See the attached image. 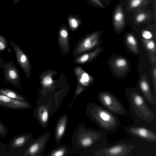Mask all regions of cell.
Returning a JSON list of instances; mask_svg holds the SVG:
<instances>
[{"mask_svg": "<svg viewBox=\"0 0 156 156\" xmlns=\"http://www.w3.org/2000/svg\"><path fill=\"white\" fill-rule=\"evenodd\" d=\"M106 132L87 128L83 124L79 125L72 137V143L80 153L85 156H94L100 149L106 147L107 138Z\"/></svg>", "mask_w": 156, "mask_h": 156, "instance_id": "6da1fadb", "label": "cell"}, {"mask_svg": "<svg viewBox=\"0 0 156 156\" xmlns=\"http://www.w3.org/2000/svg\"><path fill=\"white\" fill-rule=\"evenodd\" d=\"M126 94L129 108L134 124L145 127L151 125L155 119V115L147 106L145 101L137 89L127 88Z\"/></svg>", "mask_w": 156, "mask_h": 156, "instance_id": "7a4b0ae2", "label": "cell"}, {"mask_svg": "<svg viewBox=\"0 0 156 156\" xmlns=\"http://www.w3.org/2000/svg\"><path fill=\"white\" fill-rule=\"evenodd\" d=\"M88 117L106 132H115L120 125L119 119L115 114L103 106L90 102L86 108Z\"/></svg>", "mask_w": 156, "mask_h": 156, "instance_id": "3957f363", "label": "cell"}, {"mask_svg": "<svg viewBox=\"0 0 156 156\" xmlns=\"http://www.w3.org/2000/svg\"><path fill=\"white\" fill-rule=\"evenodd\" d=\"M33 134H21L14 136L10 141L8 149L5 156H24V154L33 140Z\"/></svg>", "mask_w": 156, "mask_h": 156, "instance_id": "277c9868", "label": "cell"}, {"mask_svg": "<svg viewBox=\"0 0 156 156\" xmlns=\"http://www.w3.org/2000/svg\"><path fill=\"white\" fill-rule=\"evenodd\" d=\"M97 96L101 104L111 112L122 116L127 115L125 106L113 94L108 91H101L98 93Z\"/></svg>", "mask_w": 156, "mask_h": 156, "instance_id": "5b68a950", "label": "cell"}, {"mask_svg": "<svg viewBox=\"0 0 156 156\" xmlns=\"http://www.w3.org/2000/svg\"><path fill=\"white\" fill-rule=\"evenodd\" d=\"M1 68L4 71V80L5 83L11 84L15 87L22 89L20 72L17 67L14 64L13 61L10 60L4 62Z\"/></svg>", "mask_w": 156, "mask_h": 156, "instance_id": "8992f818", "label": "cell"}, {"mask_svg": "<svg viewBox=\"0 0 156 156\" xmlns=\"http://www.w3.org/2000/svg\"><path fill=\"white\" fill-rule=\"evenodd\" d=\"M135 147L133 145L119 143L109 147L100 149L94 153V156H126Z\"/></svg>", "mask_w": 156, "mask_h": 156, "instance_id": "52a82bcc", "label": "cell"}, {"mask_svg": "<svg viewBox=\"0 0 156 156\" xmlns=\"http://www.w3.org/2000/svg\"><path fill=\"white\" fill-rule=\"evenodd\" d=\"M126 131L129 134L133 136L150 142H155L156 133L155 132L147 127L135 124L125 127Z\"/></svg>", "mask_w": 156, "mask_h": 156, "instance_id": "ba28073f", "label": "cell"}, {"mask_svg": "<svg viewBox=\"0 0 156 156\" xmlns=\"http://www.w3.org/2000/svg\"><path fill=\"white\" fill-rule=\"evenodd\" d=\"M50 136L47 131L39 137L33 140L25 152L24 156H42Z\"/></svg>", "mask_w": 156, "mask_h": 156, "instance_id": "9c48e42d", "label": "cell"}, {"mask_svg": "<svg viewBox=\"0 0 156 156\" xmlns=\"http://www.w3.org/2000/svg\"><path fill=\"white\" fill-rule=\"evenodd\" d=\"M16 55L17 62L27 77H29L30 65L29 59L20 47L12 41H9Z\"/></svg>", "mask_w": 156, "mask_h": 156, "instance_id": "30bf717a", "label": "cell"}, {"mask_svg": "<svg viewBox=\"0 0 156 156\" xmlns=\"http://www.w3.org/2000/svg\"><path fill=\"white\" fill-rule=\"evenodd\" d=\"M41 103V105L37 103V106L34 109L33 114L40 125L43 127H45L48 125L51 104L50 105L48 103L47 104Z\"/></svg>", "mask_w": 156, "mask_h": 156, "instance_id": "8fae6325", "label": "cell"}, {"mask_svg": "<svg viewBox=\"0 0 156 156\" xmlns=\"http://www.w3.org/2000/svg\"><path fill=\"white\" fill-rule=\"evenodd\" d=\"M0 106L15 109H28L31 108L29 102H23L10 98L0 93Z\"/></svg>", "mask_w": 156, "mask_h": 156, "instance_id": "7c38bea8", "label": "cell"}, {"mask_svg": "<svg viewBox=\"0 0 156 156\" xmlns=\"http://www.w3.org/2000/svg\"><path fill=\"white\" fill-rule=\"evenodd\" d=\"M139 87L146 100L151 104L155 105L156 99L154 96L149 83L145 77H143L140 80Z\"/></svg>", "mask_w": 156, "mask_h": 156, "instance_id": "4fadbf2b", "label": "cell"}, {"mask_svg": "<svg viewBox=\"0 0 156 156\" xmlns=\"http://www.w3.org/2000/svg\"><path fill=\"white\" fill-rule=\"evenodd\" d=\"M67 121V115L64 114L60 117L57 122L55 131V139L57 144L61 142L65 131Z\"/></svg>", "mask_w": 156, "mask_h": 156, "instance_id": "5bb4252c", "label": "cell"}, {"mask_svg": "<svg viewBox=\"0 0 156 156\" xmlns=\"http://www.w3.org/2000/svg\"><path fill=\"white\" fill-rule=\"evenodd\" d=\"M113 23L115 28L117 30L122 29L125 25L124 14L120 6L118 7L114 13Z\"/></svg>", "mask_w": 156, "mask_h": 156, "instance_id": "9a60e30c", "label": "cell"}, {"mask_svg": "<svg viewBox=\"0 0 156 156\" xmlns=\"http://www.w3.org/2000/svg\"><path fill=\"white\" fill-rule=\"evenodd\" d=\"M112 64L113 68L118 73L126 72L129 69L128 63L123 58H116L112 61Z\"/></svg>", "mask_w": 156, "mask_h": 156, "instance_id": "2e32d148", "label": "cell"}, {"mask_svg": "<svg viewBox=\"0 0 156 156\" xmlns=\"http://www.w3.org/2000/svg\"><path fill=\"white\" fill-rule=\"evenodd\" d=\"M0 93L10 98L23 102H28L25 98L18 92L12 89L6 88H0Z\"/></svg>", "mask_w": 156, "mask_h": 156, "instance_id": "e0dca14e", "label": "cell"}, {"mask_svg": "<svg viewBox=\"0 0 156 156\" xmlns=\"http://www.w3.org/2000/svg\"><path fill=\"white\" fill-rule=\"evenodd\" d=\"M68 21L70 27L71 29H75L81 24L82 20L78 15H70L68 17Z\"/></svg>", "mask_w": 156, "mask_h": 156, "instance_id": "ac0fdd59", "label": "cell"}, {"mask_svg": "<svg viewBox=\"0 0 156 156\" xmlns=\"http://www.w3.org/2000/svg\"><path fill=\"white\" fill-rule=\"evenodd\" d=\"M127 45L133 52L135 53L138 52V49L137 42L134 37L132 34H129L126 38Z\"/></svg>", "mask_w": 156, "mask_h": 156, "instance_id": "d6986e66", "label": "cell"}, {"mask_svg": "<svg viewBox=\"0 0 156 156\" xmlns=\"http://www.w3.org/2000/svg\"><path fill=\"white\" fill-rule=\"evenodd\" d=\"M67 151L66 147H60L53 150L49 155L51 156H65L66 155Z\"/></svg>", "mask_w": 156, "mask_h": 156, "instance_id": "ffe728a7", "label": "cell"}, {"mask_svg": "<svg viewBox=\"0 0 156 156\" xmlns=\"http://www.w3.org/2000/svg\"><path fill=\"white\" fill-rule=\"evenodd\" d=\"M148 39H143L145 45L148 50L155 53L156 48L154 43L153 41Z\"/></svg>", "mask_w": 156, "mask_h": 156, "instance_id": "44dd1931", "label": "cell"}, {"mask_svg": "<svg viewBox=\"0 0 156 156\" xmlns=\"http://www.w3.org/2000/svg\"><path fill=\"white\" fill-rule=\"evenodd\" d=\"M9 44L7 40L4 36L2 34H0V52L7 49Z\"/></svg>", "mask_w": 156, "mask_h": 156, "instance_id": "7402d4cb", "label": "cell"}, {"mask_svg": "<svg viewBox=\"0 0 156 156\" xmlns=\"http://www.w3.org/2000/svg\"><path fill=\"white\" fill-rule=\"evenodd\" d=\"M8 132V128L0 121V136L3 138H6Z\"/></svg>", "mask_w": 156, "mask_h": 156, "instance_id": "603a6c76", "label": "cell"}, {"mask_svg": "<svg viewBox=\"0 0 156 156\" xmlns=\"http://www.w3.org/2000/svg\"><path fill=\"white\" fill-rule=\"evenodd\" d=\"M141 2V0H132L130 3V5L132 7H136L140 4Z\"/></svg>", "mask_w": 156, "mask_h": 156, "instance_id": "cb8c5ba5", "label": "cell"}, {"mask_svg": "<svg viewBox=\"0 0 156 156\" xmlns=\"http://www.w3.org/2000/svg\"><path fill=\"white\" fill-rule=\"evenodd\" d=\"M145 17L146 16L144 14H140L136 17V21L138 22H142L145 19Z\"/></svg>", "mask_w": 156, "mask_h": 156, "instance_id": "d4e9b609", "label": "cell"}, {"mask_svg": "<svg viewBox=\"0 0 156 156\" xmlns=\"http://www.w3.org/2000/svg\"><path fill=\"white\" fill-rule=\"evenodd\" d=\"M142 35L143 37L145 39H149L152 37L151 34L147 31H144Z\"/></svg>", "mask_w": 156, "mask_h": 156, "instance_id": "484cf974", "label": "cell"}, {"mask_svg": "<svg viewBox=\"0 0 156 156\" xmlns=\"http://www.w3.org/2000/svg\"><path fill=\"white\" fill-rule=\"evenodd\" d=\"M6 151V146L3 144L0 146V156H5Z\"/></svg>", "mask_w": 156, "mask_h": 156, "instance_id": "4316f807", "label": "cell"}, {"mask_svg": "<svg viewBox=\"0 0 156 156\" xmlns=\"http://www.w3.org/2000/svg\"><path fill=\"white\" fill-rule=\"evenodd\" d=\"M62 29L60 31V34L62 37H66L68 35L67 31L65 29V27H62Z\"/></svg>", "mask_w": 156, "mask_h": 156, "instance_id": "83f0119b", "label": "cell"}, {"mask_svg": "<svg viewBox=\"0 0 156 156\" xmlns=\"http://www.w3.org/2000/svg\"><path fill=\"white\" fill-rule=\"evenodd\" d=\"M43 82L45 85H48L52 83V80L51 78L47 77L44 79Z\"/></svg>", "mask_w": 156, "mask_h": 156, "instance_id": "f1b7e54d", "label": "cell"}, {"mask_svg": "<svg viewBox=\"0 0 156 156\" xmlns=\"http://www.w3.org/2000/svg\"><path fill=\"white\" fill-rule=\"evenodd\" d=\"M89 79V78L88 75L86 73H84L82 76V78L80 80V81L81 82L83 83L84 82H87Z\"/></svg>", "mask_w": 156, "mask_h": 156, "instance_id": "f546056e", "label": "cell"}, {"mask_svg": "<svg viewBox=\"0 0 156 156\" xmlns=\"http://www.w3.org/2000/svg\"><path fill=\"white\" fill-rule=\"evenodd\" d=\"M156 68L155 67L154 69L153 70V78H154V91L155 92V97L156 95Z\"/></svg>", "mask_w": 156, "mask_h": 156, "instance_id": "4dcf8cb0", "label": "cell"}, {"mask_svg": "<svg viewBox=\"0 0 156 156\" xmlns=\"http://www.w3.org/2000/svg\"><path fill=\"white\" fill-rule=\"evenodd\" d=\"M90 58V55L88 54H86L83 56L80 59L82 62H84L87 61Z\"/></svg>", "mask_w": 156, "mask_h": 156, "instance_id": "1f68e13d", "label": "cell"}, {"mask_svg": "<svg viewBox=\"0 0 156 156\" xmlns=\"http://www.w3.org/2000/svg\"><path fill=\"white\" fill-rule=\"evenodd\" d=\"M92 2L96 4L97 5L99 6L100 7L103 8V4L99 1V0H90Z\"/></svg>", "mask_w": 156, "mask_h": 156, "instance_id": "d6a6232c", "label": "cell"}, {"mask_svg": "<svg viewBox=\"0 0 156 156\" xmlns=\"http://www.w3.org/2000/svg\"><path fill=\"white\" fill-rule=\"evenodd\" d=\"M20 0H13L12 3L13 5H15L18 4L20 2Z\"/></svg>", "mask_w": 156, "mask_h": 156, "instance_id": "836d02e7", "label": "cell"}, {"mask_svg": "<svg viewBox=\"0 0 156 156\" xmlns=\"http://www.w3.org/2000/svg\"><path fill=\"white\" fill-rule=\"evenodd\" d=\"M2 59L0 57V68H1V67L2 65V64L4 63Z\"/></svg>", "mask_w": 156, "mask_h": 156, "instance_id": "e575fe53", "label": "cell"}]
</instances>
